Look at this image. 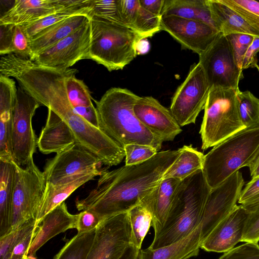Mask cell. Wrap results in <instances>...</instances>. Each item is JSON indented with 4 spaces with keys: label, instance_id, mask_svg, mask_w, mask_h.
Returning <instances> with one entry per match:
<instances>
[{
    "label": "cell",
    "instance_id": "cell-46",
    "mask_svg": "<svg viewBox=\"0 0 259 259\" xmlns=\"http://www.w3.org/2000/svg\"><path fill=\"white\" fill-rule=\"evenodd\" d=\"M259 194V177L251 179L242 189L238 202L243 204Z\"/></svg>",
    "mask_w": 259,
    "mask_h": 259
},
{
    "label": "cell",
    "instance_id": "cell-29",
    "mask_svg": "<svg viewBox=\"0 0 259 259\" xmlns=\"http://www.w3.org/2000/svg\"><path fill=\"white\" fill-rule=\"evenodd\" d=\"M180 153L163 175V179L174 178L181 181L196 171L202 169L204 156L192 146L184 145Z\"/></svg>",
    "mask_w": 259,
    "mask_h": 259
},
{
    "label": "cell",
    "instance_id": "cell-30",
    "mask_svg": "<svg viewBox=\"0 0 259 259\" xmlns=\"http://www.w3.org/2000/svg\"><path fill=\"white\" fill-rule=\"evenodd\" d=\"M93 0H83L79 4L65 8L36 21L22 25L29 39L45 28L70 17L88 15L92 9Z\"/></svg>",
    "mask_w": 259,
    "mask_h": 259
},
{
    "label": "cell",
    "instance_id": "cell-53",
    "mask_svg": "<svg viewBox=\"0 0 259 259\" xmlns=\"http://www.w3.org/2000/svg\"><path fill=\"white\" fill-rule=\"evenodd\" d=\"M24 259H37V258L36 257H35L28 256V257H27L26 258H25Z\"/></svg>",
    "mask_w": 259,
    "mask_h": 259
},
{
    "label": "cell",
    "instance_id": "cell-47",
    "mask_svg": "<svg viewBox=\"0 0 259 259\" xmlns=\"http://www.w3.org/2000/svg\"><path fill=\"white\" fill-rule=\"evenodd\" d=\"M75 112L94 126L100 128L98 113L94 106L73 108Z\"/></svg>",
    "mask_w": 259,
    "mask_h": 259
},
{
    "label": "cell",
    "instance_id": "cell-51",
    "mask_svg": "<svg viewBox=\"0 0 259 259\" xmlns=\"http://www.w3.org/2000/svg\"><path fill=\"white\" fill-rule=\"evenodd\" d=\"M150 49V44L146 38L139 40L136 45L137 54H145L148 52Z\"/></svg>",
    "mask_w": 259,
    "mask_h": 259
},
{
    "label": "cell",
    "instance_id": "cell-1",
    "mask_svg": "<svg viewBox=\"0 0 259 259\" xmlns=\"http://www.w3.org/2000/svg\"><path fill=\"white\" fill-rule=\"evenodd\" d=\"M180 152V148L162 151L140 164L105 169L97 186L85 198L76 200V208L92 211L102 220L128 212L159 184Z\"/></svg>",
    "mask_w": 259,
    "mask_h": 259
},
{
    "label": "cell",
    "instance_id": "cell-22",
    "mask_svg": "<svg viewBox=\"0 0 259 259\" xmlns=\"http://www.w3.org/2000/svg\"><path fill=\"white\" fill-rule=\"evenodd\" d=\"M181 180L174 178L163 179L159 184L142 200L153 216L154 235L162 228L170 208Z\"/></svg>",
    "mask_w": 259,
    "mask_h": 259
},
{
    "label": "cell",
    "instance_id": "cell-35",
    "mask_svg": "<svg viewBox=\"0 0 259 259\" xmlns=\"http://www.w3.org/2000/svg\"><path fill=\"white\" fill-rule=\"evenodd\" d=\"M90 17H95L123 25L120 0H93Z\"/></svg>",
    "mask_w": 259,
    "mask_h": 259
},
{
    "label": "cell",
    "instance_id": "cell-15",
    "mask_svg": "<svg viewBox=\"0 0 259 259\" xmlns=\"http://www.w3.org/2000/svg\"><path fill=\"white\" fill-rule=\"evenodd\" d=\"M102 164L96 156L75 144L48 161L43 173L46 184L53 185L80 173L101 170Z\"/></svg>",
    "mask_w": 259,
    "mask_h": 259
},
{
    "label": "cell",
    "instance_id": "cell-5",
    "mask_svg": "<svg viewBox=\"0 0 259 259\" xmlns=\"http://www.w3.org/2000/svg\"><path fill=\"white\" fill-rule=\"evenodd\" d=\"M91 45L87 59L109 71L122 70L138 55L136 45L141 39L125 25L91 17Z\"/></svg>",
    "mask_w": 259,
    "mask_h": 259
},
{
    "label": "cell",
    "instance_id": "cell-3",
    "mask_svg": "<svg viewBox=\"0 0 259 259\" xmlns=\"http://www.w3.org/2000/svg\"><path fill=\"white\" fill-rule=\"evenodd\" d=\"M210 190L202 169L183 180L166 220L149 248L155 249L175 243L196 229Z\"/></svg>",
    "mask_w": 259,
    "mask_h": 259
},
{
    "label": "cell",
    "instance_id": "cell-38",
    "mask_svg": "<svg viewBox=\"0 0 259 259\" xmlns=\"http://www.w3.org/2000/svg\"><path fill=\"white\" fill-rule=\"evenodd\" d=\"M227 36L230 42L236 63L241 69L243 57L254 36L242 33L232 34Z\"/></svg>",
    "mask_w": 259,
    "mask_h": 259
},
{
    "label": "cell",
    "instance_id": "cell-9",
    "mask_svg": "<svg viewBox=\"0 0 259 259\" xmlns=\"http://www.w3.org/2000/svg\"><path fill=\"white\" fill-rule=\"evenodd\" d=\"M40 103L21 87L17 89L11 128V147L14 162L26 166L33 159L37 140L32 119Z\"/></svg>",
    "mask_w": 259,
    "mask_h": 259
},
{
    "label": "cell",
    "instance_id": "cell-39",
    "mask_svg": "<svg viewBox=\"0 0 259 259\" xmlns=\"http://www.w3.org/2000/svg\"><path fill=\"white\" fill-rule=\"evenodd\" d=\"M219 259H259V245L246 242L225 252Z\"/></svg>",
    "mask_w": 259,
    "mask_h": 259
},
{
    "label": "cell",
    "instance_id": "cell-12",
    "mask_svg": "<svg viewBox=\"0 0 259 259\" xmlns=\"http://www.w3.org/2000/svg\"><path fill=\"white\" fill-rule=\"evenodd\" d=\"M90 45L89 20L75 31L36 55L31 61L44 67L68 69L79 61L87 59Z\"/></svg>",
    "mask_w": 259,
    "mask_h": 259
},
{
    "label": "cell",
    "instance_id": "cell-37",
    "mask_svg": "<svg viewBox=\"0 0 259 259\" xmlns=\"http://www.w3.org/2000/svg\"><path fill=\"white\" fill-rule=\"evenodd\" d=\"M125 165H133L144 162L152 158L158 151L154 147L144 144H130L123 147Z\"/></svg>",
    "mask_w": 259,
    "mask_h": 259
},
{
    "label": "cell",
    "instance_id": "cell-41",
    "mask_svg": "<svg viewBox=\"0 0 259 259\" xmlns=\"http://www.w3.org/2000/svg\"><path fill=\"white\" fill-rule=\"evenodd\" d=\"M259 241V205L250 211L244 226L241 242Z\"/></svg>",
    "mask_w": 259,
    "mask_h": 259
},
{
    "label": "cell",
    "instance_id": "cell-8",
    "mask_svg": "<svg viewBox=\"0 0 259 259\" xmlns=\"http://www.w3.org/2000/svg\"><path fill=\"white\" fill-rule=\"evenodd\" d=\"M210 90L200 64L191 65L186 78L172 96L169 108L181 127L195 123L199 114L204 109Z\"/></svg>",
    "mask_w": 259,
    "mask_h": 259
},
{
    "label": "cell",
    "instance_id": "cell-36",
    "mask_svg": "<svg viewBox=\"0 0 259 259\" xmlns=\"http://www.w3.org/2000/svg\"><path fill=\"white\" fill-rule=\"evenodd\" d=\"M36 226L35 220H31L20 227L0 236V259H10L16 243L25 234Z\"/></svg>",
    "mask_w": 259,
    "mask_h": 259
},
{
    "label": "cell",
    "instance_id": "cell-32",
    "mask_svg": "<svg viewBox=\"0 0 259 259\" xmlns=\"http://www.w3.org/2000/svg\"><path fill=\"white\" fill-rule=\"evenodd\" d=\"M95 231L77 234L68 240L53 259H86L92 245Z\"/></svg>",
    "mask_w": 259,
    "mask_h": 259
},
{
    "label": "cell",
    "instance_id": "cell-40",
    "mask_svg": "<svg viewBox=\"0 0 259 259\" xmlns=\"http://www.w3.org/2000/svg\"><path fill=\"white\" fill-rule=\"evenodd\" d=\"M13 54L23 58L30 59L31 57L30 39L22 25H16L15 27Z\"/></svg>",
    "mask_w": 259,
    "mask_h": 259
},
{
    "label": "cell",
    "instance_id": "cell-34",
    "mask_svg": "<svg viewBox=\"0 0 259 259\" xmlns=\"http://www.w3.org/2000/svg\"><path fill=\"white\" fill-rule=\"evenodd\" d=\"M240 119L245 128L259 126V99L248 91L237 92Z\"/></svg>",
    "mask_w": 259,
    "mask_h": 259
},
{
    "label": "cell",
    "instance_id": "cell-4",
    "mask_svg": "<svg viewBox=\"0 0 259 259\" xmlns=\"http://www.w3.org/2000/svg\"><path fill=\"white\" fill-rule=\"evenodd\" d=\"M259 152V126L245 128L213 146L204 156L202 170L211 189L243 167Z\"/></svg>",
    "mask_w": 259,
    "mask_h": 259
},
{
    "label": "cell",
    "instance_id": "cell-26",
    "mask_svg": "<svg viewBox=\"0 0 259 259\" xmlns=\"http://www.w3.org/2000/svg\"><path fill=\"white\" fill-rule=\"evenodd\" d=\"M217 29L225 35L242 33L259 37V33L220 0H207Z\"/></svg>",
    "mask_w": 259,
    "mask_h": 259
},
{
    "label": "cell",
    "instance_id": "cell-44",
    "mask_svg": "<svg viewBox=\"0 0 259 259\" xmlns=\"http://www.w3.org/2000/svg\"><path fill=\"white\" fill-rule=\"evenodd\" d=\"M15 25L0 24V54H13V43Z\"/></svg>",
    "mask_w": 259,
    "mask_h": 259
},
{
    "label": "cell",
    "instance_id": "cell-49",
    "mask_svg": "<svg viewBox=\"0 0 259 259\" xmlns=\"http://www.w3.org/2000/svg\"><path fill=\"white\" fill-rule=\"evenodd\" d=\"M140 249L133 243H132L124 250L118 259H138Z\"/></svg>",
    "mask_w": 259,
    "mask_h": 259
},
{
    "label": "cell",
    "instance_id": "cell-16",
    "mask_svg": "<svg viewBox=\"0 0 259 259\" xmlns=\"http://www.w3.org/2000/svg\"><path fill=\"white\" fill-rule=\"evenodd\" d=\"M134 111L140 122L163 142L173 141L182 131L170 110L152 96L139 97Z\"/></svg>",
    "mask_w": 259,
    "mask_h": 259
},
{
    "label": "cell",
    "instance_id": "cell-2",
    "mask_svg": "<svg viewBox=\"0 0 259 259\" xmlns=\"http://www.w3.org/2000/svg\"><path fill=\"white\" fill-rule=\"evenodd\" d=\"M139 96L130 90L111 88L99 101H95L100 128L118 145H147L159 151L163 142L138 119L134 106Z\"/></svg>",
    "mask_w": 259,
    "mask_h": 259
},
{
    "label": "cell",
    "instance_id": "cell-50",
    "mask_svg": "<svg viewBox=\"0 0 259 259\" xmlns=\"http://www.w3.org/2000/svg\"><path fill=\"white\" fill-rule=\"evenodd\" d=\"M248 167L252 179L259 177V152Z\"/></svg>",
    "mask_w": 259,
    "mask_h": 259
},
{
    "label": "cell",
    "instance_id": "cell-21",
    "mask_svg": "<svg viewBox=\"0 0 259 259\" xmlns=\"http://www.w3.org/2000/svg\"><path fill=\"white\" fill-rule=\"evenodd\" d=\"M76 144L68 125L51 109H48L46 123L37 140V145L43 154L59 153Z\"/></svg>",
    "mask_w": 259,
    "mask_h": 259
},
{
    "label": "cell",
    "instance_id": "cell-23",
    "mask_svg": "<svg viewBox=\"0 0 259 259\" xmlns=\"http://www.w3.org/2000/svg\"><path fill=\"white\" fill-rule=\"evenodd\" d=\"M120 8L123 25L135 32L141 39L151 37L161 30V17L144 9L139 0H120Z\"/></svg>",
    "mask_w": 259,
    "mask_h": 259
},
{
    "label": "cell",
    "instance_id": "cell-13",
    "mask_svg": "<svg viewBox=\"0 0 259 259\" xmlns=\"http://www.w3.org/2000/svg\"><path fill=\"white\" fill-rule=\"evenodd\" d=\"M244 184L242 175L237 171L211 189L200 224L202 242L236 205Z\"/></svg>",
    "mask_w": 259,
    "mask_h": 259
},
{
    "label": "cell",
    "instance_id": "cell-27",
    "mask_svg": "<svg viewBox=\"0 0 259 259\" xmlns=\"http://www.w3.org/2000/svg\"><path fill=\"white\" fill-rule=\"evenodd\" d=\"M163 16L200 21L217 29L207 0H165L161 13Z\"/></svg>",
    "mask_w": 259,
    "mask_h": 259
},
{
    "label": "cell",
    "instance_id": "cell-52",
    "mask_svg": "<svg viewBox=\"0 0 259 259\" xmlns=\"http://www.w3.org/2000/svg\"><path fill=\"white\" fill-rule=\"evenodd\" d=\"M241 205L246 209L250 211L259 205V194Z\"/></svg>",
    "mask_w": 259,
    "mask_h": 259
},
{
    "label": "cell",
    "instance_id": "cell-28",
    "mask_svg": "<svg viewBox=\"0 0 259 259\" xmlns=\"http://www.w3.org/2000/svg\"><path fill=\"white\" fill-rule=\"evenodd\" d=\"M14 163L0 160V236L10 229Z\"/></svg>",
    "mask_w": 259,
    "mask_h": 259
},
{
    "label": "cell",
    "instance_id": "cell-33",
    "mask_svg": "<svg viewBox=\"0 0 259 259\" xmlns=\"http://www.w3.org/2000/svg\"><path fill=\"white\" fill-rule=\"evenodd\" d=\"M128 214L132 230L133 243L141 249L144 239L152 224V214L141 203L130 209Z\"/></svg>",
    "mask_w": 259,
    "mask_h": 259
},
{
    "label": "cell",
    "instance_id": "cell-45",
    "mask_svg": "<svg viewBox=\"0 0 259 259\" xmlns=\"http://www.w3.org/2000/svg\"><path fill=\"white\" fill-rule=\"evenodd\" d=\"M259 52V37H254L253 40L248 47L242 59L241 69L255 68L259 71V65L257 54Z\"/></svg>",
    "mask_w": 259,
    "mask_h": 259
},
{
    "label": "cell",
    "instance_id": "cell-48",
    "mask_svg": "<svg viewBox=\"0 0 259 259\" xmlns=\"http://www.w3.org/2000/svg\"><path fill=\"white\" fill-rule=\"evenodd\" d=\"M165 0H139L141 6L148 12L159 17L161 13Z\"/></svg>",
    "mask_w": 259,
    "mask_h": 259
},
{
    "label": "cell",
    "instance_id": "cell-17",
    "mask_svg": "<svg viewBox=\"0 0 259 259\" xmlns=\"http://www.w3.org/2000/svg\"><path fill=\"white\" fill-rule=\"evenodd\" d=\"M250 211L236 205L201 242L200 248L208 252H226L241 242Z\"/></svg>",
    "mask_w": 259,
    "mask_h": 259
},
{
    "label": "cell",
    "instance_id": "cell-42",
    "mask_svg": "<svg viewBox=\"0 0 259 259\" xmlns=\"http://www.w3.org/2000/svg\"><path fill=\"white\" fill-rule=\"evenodd\" d=\"M102 221L101 218L92 211H81L77 214L76 226L77 234H84L96 231Z\"/></svg>",
    "mask_w": 259,
    "mask_h": 259
},
{
    "label": "cell",
    "instance_id": "cell-14",
    "mask_svg": "<svg viewBox=\"0 0 259 259\" xmlns=\"http://www.w3.org/2000/svg\"><path fill=\"white\" fill-rule=\"evenodd\" d=\"M160 30L168 33L182 48L200 55L205 52L221 34L203 22L175 16H163Z\"/></svg>",
    "mask_w": 259,
    "mask_h": 259
},
{
    "label": "cell",
    "instance_id": "cell-7",
    "mask_svg": "<svg viewBox=\"0 0 259 259\" xmlns=\"http://www.w3.org/2000/svg\"><path fill=\"white\" fill-rule=\"evenodd\" d=\"M9 231L35 220L46 186L43 172L33 159L25 167L15 162Z\"/></svg>",
    "mask_w": 259,
    "mask_h": 259
},
{
    "label": "cell",
    "instance_id": "cell-43",
    "mask_svg": "<svg viewBox=\"0 0 259 259\" xmlns=\"http://www.w3.org/2000/svg\"><path fill=\"white\" fill-rule=\"evenodd\" d=\"M38 226H36L22 236L13 248L10 259H24Z\"/></svg>",
    "mask_w": 259,
    "mask_h": 259
},
{
    "label": "cell",
    "instance_id": "cell-10",
    "mask_svg": "<svg viewBox=\"0 0 259 259\" xmlns=\"http://www.w3.org/2000/svg\"><path fill=\"white\" fill-rule=\"evenodd\" d=\"M201 65L211 88H232L239 90L244 78L243 70L237 65L227 35L221 33L203 53L199 55Z\"/></svg>",
    "mask_w": 259,
    "mask_h": 259
},
{
    "label": "cell",
    "instance_id": "cell-25",
    "mask_svg": "<svg viewBox=\"0 0 259 259\" xmlns=\"http://www.w3.org/2000/svg\"><path fill=\"white\" fill-rule=\"evenodd\" d=\"M200 225L184 238L152 249H140L138 259H189L198 255L201 244Z\"/></svg>",
    "mask_w": 259,
    "mask_h": 259
},
{
    "label": "cell",
    "instance_id": "cell-18",
    "mask_svg": "<svg viewBox=\"0 0 259 259\" xmlns=\"http://www.w3.org/2000/svg\"><path fill=\"white\" fill-rule=\"evenodd\" d=\"M83 0H16L0 18V24L23 25Z\"/></svg>",
    "mask_w": 259,
    "mask_h": 259
},
{
    "label": "cell",
    "instance_id": "cell-19",
    "mask_svg": "<svg viewBox=\"0 0 259 259\" xmlns=\"http://www.w3.org/2000/svg\"><path fill=\"white\" fill-rule=\"evenodd\" d=\"M77 214L70 213L65 202L47 213L41 220L27 253L35 257L37 251L53 237L69 229H76Z\"/></svg>",
    "mask_w": 259,
    "mask_h": 259
},
{
    "label": "cell",
    "instance_id": "cell-20",
    "mask_svg": "<svg viewBox=\"0 0 259 259\" xmlns=\"http://www.w3.org/2000/svg\"><path fill=\"white\" fill-rule=\"evenodd\" d=\"M104 170L80 173L64 179L55 184H46L38 208L36 225L39 226L47 213L65 202L75 190L95 177L100 176Z\"/></svg>",
    "mask_w": 259,
    "mask_h": 259
},
{
    "label": "cell",
    "instance_id": "cell-54",
    "mask_svg": "<svg viewBox=\"0 0 259 259\" xmlns=\"http://www.w3.org/2000/svg\"><path fill=\"white\" fill-rule=\"evenodd\" d=\"M258 2H259V1H258Z\"/></svg>",
    "mask_w": 259,
    "mask_h": 259
},
{
    "label": "cell",
    "instance_id": "cell-31",
    "mask_svg": "<svg viewBox=\"0 0 259 259\" xmlns=\"http://www.w3.org/2000/svg\"><path fill=\"white\" fill-rule=\"evenodd\" d=\"M78 71L69 68L65 78V86L68 100L73 107H89L93 105L88 87L75 75Z\"/></svg>",
    "mask_w": 259,
    "mask_h": 259
},
{
    "label": "cell",
    "instance_id": "cell-11",
    "mask_svg": "<svg viewBox=\"0 0 259 259\" xmlns=\"http://www.w3.org/2000/svg\"><path fill=\"white\" fill-rule=\"evenodd\" d=\"M133 241L128 212L102 220L97 227L86 259H118Z\"/></svg>",
    "mask_w": 259,
    "mask_h": 259
},
{
    "label": "cell",
    "instance_id": "cell-6",
    "mask_svg": "<svg viewBox=\"0 0 259 259\" xmlns=\"http://www.w3.org/2000/svg\"><path fill=\"white\" fill-rule=\"evenodd\" d=\"M239 91L232 88L210 89L199 131L203 150L245 128L238 113Z\"/></svg>",
    "mask_w": 259,
    "mask_h": 259
},
{
    "label": "cell",
    "instance_id": "cell-24",
    "mask_svg": "<svg viewBox=\"0 0 259 259\" xmlns=\"http://www.w3.org/2000/svg\"><path fill=\"white\" fill-rule=\"evenodd\" d=\"M88 15L70 17L42 30L30 39V60L43 51L75 31L89 21Z\"/></svg>",
    "mask_w": 259,
    "mask_h": 259
}]
</instances>
